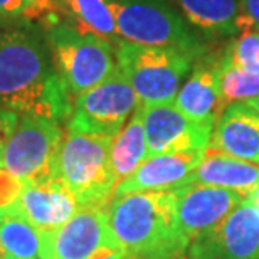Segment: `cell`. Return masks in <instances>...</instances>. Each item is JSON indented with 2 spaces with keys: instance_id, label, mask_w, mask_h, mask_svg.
<instances>
[{
  "instance_id": "cell-1",
  "label": "cell",
  "mask_w": 259,
  "mask_h": 259,
  "mask_svg": "<svg viewBox=\"0 0 259 259\" xmlns=\"http://www.w3.org/2000/svg\"><path fill=\"white\" fill-rule=\"evenodd\" d=\"M74 98L56 67L42 25L0 30V108L67 123Z\"/></svg>"
},
{
  "instance_id": "cell-2",
  "label": "cell",
  "mask_w": 259,
  "mask_h": 259,
  "mask_svg": "<svg viewBox=\"0 0 259 259\" xmlns=\"http://www.w3.org/2000/svg\"><path fill=\"white\" fill-rule=\"evenodd\" d=\"M108 219L118 247L137 259H187L190 242L177 215L174 190L115 197Z\"/></svg>"
},
{
  "instance_id": "cell-3",
  "label": "cell",
  "mask_w": 259,
  "mask_h": 259,
  "mask_svg": "<svg viewBox=\"0 0 259 259\" xmlns=\"http://www.w3.org/2000/svg\"><path fill=\"white\" fill-rule=\"evenodd\" d=\"M39 24L72 98L98 86L118 67L115 46L100 35L77 29L58 12L48 15Z\"/></svg>"
},
{
  "instance_id": "cell-4",
  "label": "cell",
  "mask_w": 259,
  "mask_h": 259,
  "mask_svg": "<svg viewBox=\"0 0 259 259\" xmlns=\"http://www.w3.org/2000/svg\"><path fill=\"white\" fill-rule=\"evenodd\" d=\"M113 138L67 132L59 152L56 179L76 197L81 209H108L118 179L111 165Z\"/></svg>"
},
{
  "instance_id": "cell-5",
  "label": "cell",
  "mask_w": 259,
  "mask_h": 259,
  "mask_svg": "<svg viewBox=\"0 0 259 259\" xmlns=\"http://www.w3.org/2000/svg\"><path fill=\"white\" fill-rule=\"evenodd\" d=\"M110 4L123 42L174 48L195 61L207 54L189 20L168 0H110Z\"/></svg>"
},
{
  "instance_id": "cell-6",
  "label": "cell",
  "mask_w": 259,
  "mask_h": 259,
  "mask_svg": "<svg viewBox=\"0 0 259 259\" xmlns=\"http://www.w3.org/2000/svg\"><path fill=\"white\" fill-rule=\"evenodd\" d=\"M195 59L174 48L121 42L116 64L140 98L142 106L174 103Z\"/></svg>"
},
{
  "instance_id": "cell-7",
  "label": "cell",
  "mask_w": 259,
  "mask_h": 259,
  "mask_svg": "<svg viewBox=\"0 0 259 259\" xmlns=\"http://www.w3.org/2000/svg\"><path fill=\"white\" fill-rule=\"evenodd\" d=\"M61 123L35 115H20L4 152V168L24 184L56 179L64 142Z\"/></svg>"
},
{
  "instance_id": "cell-8",
  "label": "cell",
  "mask_w": 259,
  "mask_h": 259,
  "mask_svg": "<svg viewBox=\"0 0 259 259\" xmlns=\"http://www.w3.org/2000/svg\"><path fill=\"white\" fill-rule=\"evenodd\" d=\"M140 106V98L120 67H116L103 82L74 98L66 128L72 133L115 138Z\"/></svg>"
},
{
  "instance_id": "cell-9",
  "label": "cell",
  "mask_w": 259,
  "mask_h": 259,
  "mask_svg": "<svg viewBox=\"0 0 259 259\" xmlns=\"http://www.w3.org/2000/svg\"><path fill=\"white\" fill-rule=\"evenodd\" d=\"M187 259H259V210L249 197L219 227L190 242Z\"/></svg>"
},
{
  "instance_id": "cell-10",
  "label": "cell",
  "mask_w": 259,
  "mask_h": 259,
  "mask_svg": "<svg viewBox=\"0 0 259 259\" xmlns=\"http://www.w3.org/2000/svg\"><path fill=\"white\" fill-rule=\"evenodd\" d=\"M142 108L148 157L160 153L205 150L210 145L214 125L190 120L175 106V103Z\"/></svg>"
},
{
  "instance_id": "cell-11",
  "label": "cell",
  "mask_w": 259,
  "mask_h": 259,
  "mask_svg": "<svg viewBox=\"0 0 259 259\" xmlns=\"http://www.w3.org/2000/svg\"><path fill=\"white\" fill-rule=\"evenodd\" d=\"M179 224L189 242L209 234L219 227L231 212L246 199L234 190L214 185L189 182L175 189Z\"/></svg>"
},
{
  "instance_id": "cell-12",
  "label": "cell",
  "mask_w": 259,
  "mask_h": 259,
  "mask_svg": "<svg viewBox=\"0 0 259 259\" xmlns=\"http://www.w3.org/2000/svg\"><path fill=\"white\" fill-rule=\"evenodd\" d=\"M116 249L108 209L84 207L53 231V259H95Z\"/></svg>"
},
{
  "instance_id": "cell-13",
  "label": "cell",
  "mask_w": 259,
  "mask_h": 259,
  "mask_svg": "<svg viewBox=\"0 0 259 259\" xmlns=\"http://www.w3.org/2000/svg\"><path fill=\"white\" fill-rule=\"evenodd\" d=\"M205 150L160 153L148 157L132 177L121 180L116 185L115 197L135 192H163L182 187L199 167Z\"/></svg>"
},
{
  "instance_id": "cell-14",
  "label": "cell",
  "mask_w": 259,
  "mask_h": 259,
  "mask_svg": "<svg viewBox=\"0 0 259 259\" xmlns=\"http://www.w3.org/2000/svg\"><path fill=\"white\" fill-rule=\"evenodd\" d=\"M81 210L79 202L58 179L24 184L17 204L5 214H17L42 231H54Z\"/></svg>"
},
{
  "instance_id": "cell-15",
  "label": "cell",
  "mask_w": 259,
  "mask_h": 259,
  "mask_svg": "<svg viewBox=\"0 0 259 259\" xmlns=\"http://www.w3.org/2000/svg\"><path fill=\"white\" fill-rule=\"evenodd\" d=\"M174 103L190 120L215 125L222 113L221 58L205 54L197 59Z\"/></svg>"
},
{
  "instance_id": "cell-16",
  "label": "cell",
  "mask_w": 259,
  "mask_h": 259,
  "mask_svg": "<svg viewBox=\"0 0 259 259\" xmlns=\"http://www.w3.org/2000/svg\"><path fill=\"white\" fill-rule=\"evenodd\" d=\"M209 147L229 157L259 162V115L244 101L232 103L217 118Z\"/></svg>"
},
{
  "instance_id": "cell-17",
  "label": "cell",
  "mask_w": 259,
  "mask_h": 259,
  "mask_svg": "<svg viewBox=\"0 0 259 259\" xmlns=\"http://www.w3.org/2000/svg\"><path fill=\"white\" fill-rule=\"evenodd\" d=\"M189 182L214 185L249 197L259 189V163L241 160L207 147ZM187 182V184H189Z\"/></svg>"
},
{
  "instance_id": "cell-18",
  "label": "cell",
  "mask_w": 259,
  "mask_h": 259,
  "mask_svg": "<svg viewBox=\"0 0 259 259\" xmlns=\"http://www.w3.org/2000/svg\"><path fill=\"white\" fill-rule=\"evenodd\" d=\"M180 12L202 32L214 37H234L247 29L239 0H174Z\"/></svg>"
},
{
  "instance_id": "cell-19",
  "label": "cell",
  "mask_w": 259,
  "mask_h": 259,
  "mask_svg": "<svg viewBox=\"0 0 259 259\" xmlns=\"http://www.w3.org/2000/svg\"><path fill=\"white\" fill-rule=\"evenodd\" d=\"M4 259H53V231H42L17 214L0 222Z\"/></svg>"
},
{
  "instance_id": "cell-20",
  "label": "cell",
  "mask_w": 259,
  "mask_h": 259,
  "mask_svg": "<svg viewBox=\"0 0 259 259\" xmlns=\"http://www.w3.org/2000/svg\"><path fill=\"white\" fill-rule=\"evenodd\" d=\"M53 2L56 5V12L77 29L100 35L115 48L123 42L116 30L110 0H53Z\"/></svg>"
},
{
  "instance_id": "cell-21",
  "label": "cell",
  "mask_w": 259,
  "mask_h": 259,
  "mask_svg": "<svg viewBox=\"0 0 259 259\" xmlns=\"http://www.w3.org/2000/svg\"><path fill=\"white\" fill-rule=\"evenodd\" d=\"M147 158L148 147L143 126V108L140 106L111 143V165L118 184L132 177Z\"/></svg>"
},
{
  "instance_id": "cell-22",
  "label": "cell",
  "mask_w": 259,
  "mask_h": 259,
  "mask_svg": "<svg viewBox=\"0 0 259 259\" xmlns=\"http://www.w3.org/2000/svg\"><path fill=\"white\" fill-rule=\"evenodd\" d=\"M259 96V74L236 67L221 54V103L222 111L232 103L247 101Z\"/></svg>"
},
{
  "instance_id": "cell-23",
  "label": "cell",
  "mask_w": 259,
  "mask_h": 259,
  "mask_svg": "<svg viewBox=\"0 0 259 259\" xmlns=\"http://www.w3.org/2000/svg\"><path fill=\"white\" fill-rule=\"evenodd\" d=\"M56 12L53 0H0V24L17 25L42 22Z\"/></svg>"
},
{
  "instance_id": "cell-24",
  "label": "cell",
  "mask_w": 259,
  "mask_h": 259,
  "mask_svg": "<svg viewBox=\"0 0 259 259\" xmlns=\"http://www.w3.org/2000/svg\"><path fill=\"white\" fill-rule=\"evenodd\" d=\"M222 56L239 69L259 74V29L247 27L227 44Z\"/></svg>"
},
{
  "instance_id": "cell-25",
  "label": "cell",
  "mask_w": 259,
  "mask_h": 259,
  "mask_svg": "<svg viewBox=\"0 0 259 259\" xmlns=\"http://www.w3.org/2000/svg\"><path fill=\"white\" fill-rule=\"evenodd\" d=\"M24 182L10 170L0 167V209L9 210L17 204L20 194H22Z\"/></svg>"
},
{
  "instance_id": "cell-26",
  "label": "cell",
  "mask_w": 259,
  "mask_h": 259,
  "mask_svg": "<svg viewBox=\"0 0 259 259\" xmlns=\"http://www.w3.org/2000/svg\"><path fill=\"white\" fill-rule=\"evenodd\" d=\"M19 113L0 108V167H4V152L19 123Z\"/></svg>"
},
{
  "instance_id": "cell-27",
  "label": "cell",
  "mask_w": 259,
  "mask_h": 259,
  "mask_svg": "<svg viewBox=\"0 0 259 259\" xmlns=\"http://www.w3.org/2000/svg\"><path fill=\"white\" fill-rule=\"evenodd\" d=\"M239 2L247 25L259 29V0H239Z\"/></svg>"
},
{
  "instance_id": "cell-28",
  "label": "cell",
  "mask_w": 259,
  "mask_h": 259,
  "mask_svg": "<svg viewBox=\"0 0 259 259\" xmlns=\"http://www.w3.org/2000/svg\"><path fill=\"white\" fill-rule=\"evenodd\" d=\"M95 259H137V257H133V256L126 254L125 251L116 249V251H108V252H105V254L96 256Z\"/></svg>"
},
{
  "instance_id": "cell-29",
  "label": "cell",
  "mask_w": 259,
  "mask_h": 259,
  "mask_svg": "<svg viewBox=\"0 0 259 259\" xmlns=\"http://www.w3.org/2000/svg\"><path fill=\"white\" fill-rule=\"evenodd\" d=\"M247 106L249 108H252V110H254L257 115H259V96L257 98H252V100H247V101H244Z\"/></svg>"
},
{
  "instance_id": "cell-30",
  "label": "cell",
  "mask_w": 259,
  "mask_h": 259,
  "mask_svg": "<svg viewBox=\"0 0 259 259\" xmlns=\"http://www.w3.org/2000/svg\"><path fill=\"white\" fill-rule=\"evenodd\" d=\"M249 199L252 200V204H254L257 207V210H259V189H256L254 192L249 195Z\"/></svg>"
},
{
  "instance_id": "cell-31",
  "label": "cell",
  "mask_w": 259,
  "mask_h": 259,
  "mask_svg": "<svg viewBox=\"0 0 259 259\" xmlns=\"http://www.w3.org/2000/svg\"><path fill=\"white\" fill-rule=\"evenodd\" d=\"M4 217H5V210H2V209H0V222L4 221Z\"/></svg>"
},
{
  "instance_id": "cell-32",
  "label": "cell",
  "mask_w": 259,
  "mask_h": 259,
  "mask_svg": "<svg viewBox=\"0 0 259 259\" xmlns=\"http://www.w3.org/2000/svg\"><path fill=\"white\" fill-rule=\"evenodd\" d=\"M0 259H4V251H2V246H0Z\"/></svg>"
},
{
  "instance_id": "cell-33",
  "label": "cell",
  "mask_w": 259,
  "mask_h": 259,
  "mask_svg": "<svg viewBox=\"0 0 259 259\" xmlns=\"http://www.w3.org/2000/svg\"><path fill=\"white\" fill-rule=\"evenodd\" d=\"M257 163H259V162H257Z\"/></svg>"
}]
</instances>
